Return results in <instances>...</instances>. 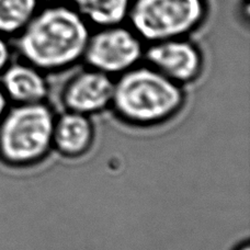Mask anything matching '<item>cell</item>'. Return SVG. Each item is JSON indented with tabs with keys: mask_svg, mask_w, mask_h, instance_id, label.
I'll return each instance as SVG.
<instances>
[{
	"mask_svg": "<svg viewBox=\"0 0 250 250\" xmlns=\"http://www.w3.org/2000/svg\"><path fill=\"white\" fill-rule=\"evenodd\" d=\"M88 22L75 10L54 4L35 13L21 31L19 51L43 73H56L83 60L90 38Z\"/></svg>",
	"mask_w": 250,
	"mask_h": 250,
	"instance_id": "cell-1",
	"label": "cell"
},
{
	"mask_svg": "<svg viewBox=\"0 0 250 250\" xmlns=\"http://www.w3.org/2000/svg\"><path fill=\"white\" fill-rule=\"evenodd\" d=\"M185 104L184 86L149 65L138 64L114 79L110 109L128 126L148 128L171 121Z\"/></svg>",
	"mask_w": 250,
	"mask_h": 250,
	"instance_id": "cell-2",
	"label": "cell"
},
{
	"mask_svg": "<svg viewBox=\"0 0 250 250\" xmlns=\"http://www.w3.org/2000/svg\"><path fill=\"white\" fill-rule=\"evenodd\" d=\"M56 113L47 101L17 104L0 122V156L15 170L38 166L53 150Z\"/></svg>",
	"mask_w": 250,
	"mask_h": 250,
	"instance_id": "cell-3",
	"label": "cell"
},
{
	"mask_svg": "<svg viewBox=\"0 0 250 250\" xmlns=\"http://www.w3.org/2000/svg\"><path fill=\"white\" fill-rule=\"evenodd\" d=\"M205 12L204 0H134L127 19L142 41L151 44L185 38L201 24Z\"/></svg>",
	"mask_w": 250,
	"mask_h": 250,
	"instance_id": "cell-4",
	"label": "cell"
},
{
	"mask_svg": "<svg viewBox=\"0 0 250 250\" xmlns=\"http://www.w3.org/2000/svg\"><path fill=\"white\" fill-rule=\"evenodd\" d=\"M141 38L121 24L104 26L90 34L83 57L89 68L118 77L144 59Z\"/></svg>",
	"mask_w": 250,
	"mask_h": 250,
	"instance_id": "cell-5",
	"label": "cell"
},
{
	"mask_svg": "<svg viewBox=\"0 0 250 250\" xmlns=\"http://www.w3.org/2000/svg\"><path fill=\"white\" fill-rule=\"evenodd\" d=\"M144 59L147 65L181 86L195 82L203 68L199 48L185 38L151 43L145 48Z\"/></svg>",
	"mask_w": 250,
	"mask_h": 250,
	"instance_id": "cell-6",
	"label": "cell"
},
{
	"mask_svg": "<svg viewBox=\"0 0 250 250\" xmlns=\"http://www.w3.org/2000/svg\"><path fill=\"white\" fill-rule=\"evenodd\" d=\"M113 89V77L88 67L68 79L60 100L64 110L92 118L110 109Z\"/></svg>",
	"mask_w": 250,
	"mask_h": 250,
	"instance_id": "cell-7",
	"label": "cell"
},
{
	"mask_svg": "<svg viewBox=\"0 0 250 250\" xmlns=\"http://www.w3.org/2000/svg\"><path fill=\"white\" fill-rule=\"evenodd\" d=\"M96 126L87 115L66 111L56 114L53 129V149L69 159L87 155L95 145Z\"/></svg>",
	"mask_w": 250,
	"mask_h": 250,
	"instance_id": "cell-8",
	"label": "cell"
},
{
	"mask_svg": "<svg viewBox=\"0 0 250 250\" xmlns=\"http://www.w3.org/2000/svg\"><path fill=\"white\" fill-rule=\"evenodd\" d=\"M0 83L8 99L17 104L47 101L50 86L45 73L29 62H17L1 74Z\"/></svg>",
	"mask_w": 250,
	"mask_h": 250,
	"instance_id": "cell-9",
	"label": "cell"
},
{
	"mask_svg": "<svg viewBox=\"0 0 250 250\" xmlns=\"http://www.w3.org/2000/svg\"><path fill=\"white\" fill-rule=\"evenodd\" d=\"M74 9L88 23L104 28L121 24L132 0H71Z\"/></svg>",
	"mask_w": 250,
	"mask_h": 250,
	"instance_id": "cell-10",
	"label": "cell"
},
{
	"mask_svg": "<svg viewBox=\"0 0 250 250\" xmlns=\"http://www.w3.org/2000/svg\"><path fill=\"white\" fill-rule=\"evenodd\" d=\"M40 0H0V33L21 32L38 12Z\"/></svg>",
	"mask_w": 250,
	"mask_h": 250,
	"instance_id": "cell-11",
	"label": "cell"
},
{
	"mask_svg": "<svg viewBox=\"0 0 250 250\" xmlns=\"http://www.w3.org/2000/svg\"><path fill=\"white\" fill-rule=\"evenodd\" d=\"M9 61H10V50L7 42L0 35V74H2V71L6 69Z\"/></svg>",
	"mask_w": 250,
	"mask_h": 250,
	"instance_id": "cell-12",
	"label": "cell"
},
{
	"mask_svg": "<svg viewBox=\"0 0 250 250\" xmlns=\"http://www.w3.org/2000/svg\"><path fill=\"white\" fill-rule=\"evenodd\" d=\"M7 102H8V98L6 96V93H4L2 87L0 86V119H2L4 112H6Z\"/></svg>",
	"mask_w": 250,
	"mask_h": 250,
	"instance_id": "cell-13",
	"label": "cell"
},
{
	"mask_svg": "<svg viewBox=\"0 0 250 250\" xmlns=\"http://www.w3.org/2000/svg\"><path fill=\"white\" fill-rule=\"evenodd\" d=\"M234 250H250V245L248 242H245V243H242L240 245H238V246L236 247Z\"/></svg>",
	"mask_w": 250,
	"mask_h": 250,
	"instance_id": "cell-14",
	"label": "cell"
},
{
	"mask_svg": "<svg viewBox=\"0 0 250 250\" xmlns=\"http://www.w3.org/2000/svg\"><path fill=\"white\" fill-rule=\"evenodd\" d=\"M43 1H46V2H51V3H57L62 1V0H43Z\"/></svg>",
	"mask_w": 250,
	"mask_h": 250,
	"instance_id": "cell-15",
	"label": "cell"
}]
</instances>
